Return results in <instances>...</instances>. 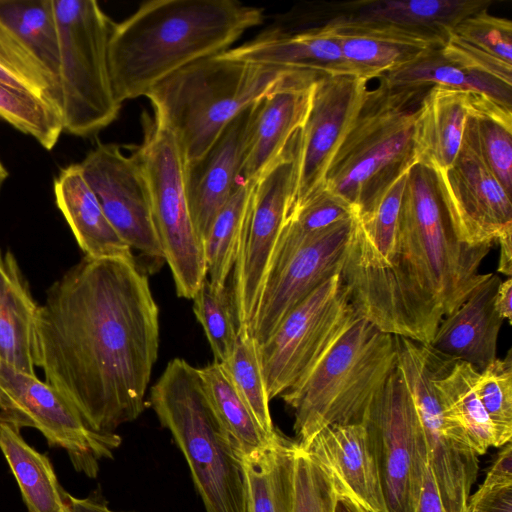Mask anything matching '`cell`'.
Masks as SVG:
<instances>
[{"instance_id":"6da1fadb","label":"cell","mask_w":512,"mask_h":512,"mask_svg":"<svg viewBox=\"0 0 512 512\" xmlns=\"http://www.w3.org/2000/svg\"><path fill=\"white\" fill-rule=\"evenodd\" d=\"M159 349V308L136 260L84 256L46 292L34 357L94 430L136 420Z\"/></svg>"},{"instance_id":"7a4b0ae2","label":"cell","mask_w":512,"mask_h":512,"mask_svg":"<svg viewBox=\"0 0 512 512\" xmlns=\"http://www.w3.org/2000/svg\"><path fill=\"white\" fill-rule=\"evenodd\" d=\"M490 249L459 239L437 172L415 163L388 264L348 291L351 302L383 332L428 345L442 319L488 276L479 267Z\"/></svg>"},{"instance_id":"3957f363","label":"cell","mask_w":512,"mask_h":512,"mask_svg":"<svg viewBox=\"0 0 512 512\" xmlns=\"http://www.w3.org/2000/svg\"><path fill=\"white\" fill-rule=\"evenodd\" d=\"M264 20L233 0H153L114 25L109 67L120 103L145 96L181 68L229 49Z\"/></svg>"},{"instance_id":"277c9868","label":"cell","mask_w":512,"mask_h":512,"mask_svg":"<svg viewBox=\"0 0 512 512\" xmlns=\"http://www.w3.org/2000/svg\"><path fill=\"white\" fill-rule=\"evenodd\" d=\"M310 72L218 54L181 68L145 97L154 119L174 135L187 165L201 158L241 112Z\"/></svg>"},{"instance_id":"5b68a950","label":"cell","mask_w":512,"mask_h":512,"mask_svg":"<svg viewBox=\"0 0 512 512\" xmlns=\"http://www.w3.org/2000/svg\"><path fill=\"white\" fill-rule=\"evenodd\" d=\"M150 405L182 452L206 512H247L242 455L218 418L199 368L174 358Z\"/></svg>"},{"instance_id":"8992f818","label":"cell","mask_w":512,"mask_h":512,"mask_svg":"<svg viewBox=\"0 0 512 512\" xmlns=\"http://www.w3.org/2000/svg\"><path fill=\"white\" fill-rule=\"evenodd\" d=\"M396 360L395 335L359 314L309 376L280 396L294 411L297 444L306 447L329 425L361 423Z\"/></svg>"},{"instance_id":"52a82bcc","label":"cell","mask_w":512,"mask_h":512,"mask_svg":"<svg viewBox=\"0 0 512 512\" xmlns=\"http://www.w3.org/2000/svg\"><path fill=\"white\" fill-rule=\"evenodd\" d=\"M429 88H391L380 82L368 90L325 176V186L357 213L416 163L414 124Z\"/></svg>"},{"instance_id":"ba28073f","label":"cell","mask_w":512,"mask_h":512,"mask_svg":"<svg viewBox=\"0 0 512 512\" xmlns=\"http://www.w3.org/2000/svg\"><path fill=\"white\" fill-rule=\"evenodd\" d=\"M59 34V113L63 132L90 137L121 105L114 93L109 43L115 23L95 0H52Z\"/></svg>"},{"instance_id":"9c48e42d","label":"cell","mask_w":512,"mask_h":512,"mask_svg":"<svg viewBox=\"0 0 512 512\" xmlns=\"http://www.w3.org/2000/svg\"><path fill=\"white\" fill-rule=\"evenodd\" d=\"M144 137L132 155L146 179L164 261L179 297L191 299L207 277L203 246L189 212L184 162L174 135L154 118L143 119Z\"/></svg>"},{"instance_id":"30bf717a","label":"cell","mask_w":512,"mask_h":512,"mask_svg":"<svg viewBox=\"0 0 512 512\" xmlns=\"http://www.w3.org/2000/svg\"><path fill=\"white\" fill-rule=\"evenodd\" d=\"M358 315L341 273L292 309L259 344L270 400L302 383Z\"/></svg>"},{"instance_id":"8fae6325","label":"cell","mask_w":512,"mask_h":512,"mask_svg":"<svg viewBox=\"0 0 512 512\" xmlns=\"http://www.w3.org/2000/svg\"><path fill=\"white\" fill-rule=\"evenodd\" d=\"M396 366L410 392L425 436L429 467L445 512H465L478 472V454L464 429L444 410L433 384L438 354L395 336Z\"/></svg>"},{"instance_id":"7c38bea8","label":"cell","mask_w":512,"mask_h":512,"mask_svg":"<svg viewBox=\"0 0 512 512\" xmlns=\"http://www.w3.org/2000/svg\"><path fill=\"white\" fill-rule=\"evenodd\" d=\"M364 424L387 512H415L429 466L424 432L397 366L368 405Z\"/></svg>"},{"instance_id":"4fadbf2b","label":"cell","mask_w":512,"mask_h":512,"mask_svg":"<svg viewBox=\"0 0 512 512\" xmlns=\"http://www.w3.org/2000/svg\"><path fill=\"white\" fill-rule=\"evenodd\" d=\"M0 419L39 430L50 447L64 449L76 472L96 478L122 438L92 429L50 384L0 362Z\"/></svg>"},{"instance_id":"5bb4252c","label":"cell","mask_w":512,"mask_h":512,"mask_svg":"<svg viewBox=\"0 0 512 512\" xmlns=\"http://www.w3.org/2000/svg\"><path fill=\"white\" fill-rule=\"evenodd\" d=\"M297 139L298 132L278 160L254 183L232 270L231 290L239 328L250 326L290 213Z\"/></svg>"},{"instance_id":"9a60e30c","label":"cell","mask_w":512,"mask_h":512,"mask_svg":"<svg viewBox=\"0 0 512 512\" xmlns=\"http://www.w3.org/2000/svg\"><path fill=\"white\" fill-rule=\"evenodd\" d=\"M367 82L349 74L318 77L308 116L298 132L290 213L325 186L328 167L367 96Z\"/></svg>"},{"instance_id":"2e32d148","label":"cell","mask_w":512,"mask_h":512,"mask_svg":"<svg viewBox=\"0 0 512 512\" xmlns=\"http://www.w3.org/2000/svg\"><path fill=\"white\" fill-rule=\"evenodd\" d=\"M80 166L120 238L147 258L163 261L149 188L134 156L116 144L99 142Z\"/></svg>"},{"instance_id":"e0dca14e","label":"cell","mask_w":512,"mask_h":512,"mask_svg":"<svg viewBox=\"0 0 512 512\" xmlns=\"http://www.w3.org/2000/svg\"><path fill=\"white\" fill-rule=\"evenodd\" d=\"M354 221H341L315 235L266 281L249 326L259 344L316 288L341 273Z\"/></svg>"},{"instance_id":"ac0fdd59","label":"cell","mask_w":512,"mask_h":512,"mask_svg":"<svg viewBox=\"0 0 512 512\" xmlns=\"http://www.w3.org/2000/svg\"><path fill=\"white\" fill-rule=\"evenodd\" d=\"M436 172L462 242L471 246H492L503 232L512 229L511 195L468 143L462 140L453 164Z\"/></svg>"},{"instance_id":"d6986e66","label":"cell","mask_w":512,"mask_h":512,"mask_svg":"<svg viewBox=\"0 0 512 512\" xmlns=\"http://www.w3.org/2000/svg\"><path fill=\"white\" fill-rule=\"evenodd\" d=\"M254 104L236 116L207 152L184 165L190 216L202 246L212 223L239 183Z\"/></svg>"},{"instance_id":"ffe728a7","label":"cell","mask_w":512,"mask_h":512,"mask_svg":"<svg viewBox=\"0 0 512 512\" xmlns=\"http://www.w3.org/2000/svg\"><path fill=\"white\" fill-rule=\"evenodd\" d=\"M319 76L310 72L254 104L239 183L254 184L283 154L305 123Z\"/></svg>"},{"instance_id":"44dd1931","label":"cell","mask_w":512,"mask_h":512,"mask_svg":"<svg viewBox=\"0 0 512 512\" xmlns=\"http://www.w3.org/2000/svg\"><path fill=\"white\" fill-rule=\"evenodd\" d=\"M303 449L327 471L337 492L350 496L368 512H387L376 460L363 423L326 426Z\"/></svg>"},{"instance_id":"7402d4cb","label":"cell","mask_w":512,"mask_h":512,"mask_svg":"<svg viewBox=\"0 0 512 512\" xmlns=\"http://www.w3.org/2000/svg\"><path fill=\"white\" fill-rule=\"evenodd\" d=\"M499 276L488 273L466 300L440 322L428 346L440 356L464 361L479 371L497 357V341L504 321L495 308Z\"/></svg>"},{"instance_id":"603a6c76","label":"cell","mask_w":512,"mask_h":512,"mask_svg":"<svg viewBox=\"0 0 512 512\" xmlns=\"http://www.w3.org/2000/svg\"><path fill=\"white\" fill-rule=\"evenodd\" d=\"M326 24L338 41L351 74L368 81L443 46L435 38L395 26L339 19Z\"/></svg>"},{"instance_id":"cb8c5ba5","label":"cell","mask_w":512,"mask_h":512,"mask_svg":"<svg viewBox=\"0 0 512 512\" xmlns=\"http://www.w3.org/2000/svg\"><path fill=\"white\" fill-rule=\"evenodd\" d=\"M491 0H358L328 4L333 17L418 32L444 46L449 32L465 18L488 9ZM442 46V47H443Z\"/></svg>"},{"instance_id":"d4e9b609","label":"cell","mask_w":512,"mask_h":512,"mask_svg":"<svg viewBox=\"0 0 512 512\" xmlns=\"http://www.w3.org/2000/svg\"><path fill=\"white\" fill-rule=\"evenodd\" d=\"M220 55L229 59L308 70L320 75H352L339 43L326 23L297 34L265 33Z\"/></svg>"},{"instance_id":"484cf974","label":"cell","mask_w":512,"mask_h":512,"mask_svg":"<svg viewBox=\"0 0 512 512\" xmlns=\"http://www.w3.org/2000/svg\"><path fill=\"white\" fill-rule=\"evenodd\" d=\"M53 191L56 205L85 256L135 260L132 249L107 219L80 163L60 170Z\"/></svg>"},{"instance_id":"4316f807","label":"cell","mask_w":512,"mask_h":512,"mask_svg":"<svg viewBox=\"0 0 512 512\" xmlns=\"http://www.w3.org/2000/svg\"><path fill=\"white\" fill-rule=\"evenodd\" d=\"M468 114L469 92L431 86L414 124L416 163L436 171L449 168L461 148Z\"/></svg>"},{"instance_id":"83f0119b","label":"cell","mask_w":512,"mask_h":512,"mask_svg":"<svg viewBox=\"0 0 512 512\" xmlns=\"http://www.w3.org/2000/svg\"><path fill=\"white\" fill-rule=\"evenodd\" d=\"M39 306L14 254L0 248V362L32 375Z\"/></svg>"},{"instance_id":"f1b7e54d","label":"cell","mask_w":512,"mask_h":512,"mask_svg":"<svg viewBox=\"0 0 512 512\" xmlns=\"http://www.w3.org/2000/svg\"><path fill=\"white\" fill-rule=\"evenodd\" d=\"M487 10L458 23L440 50L458 65L512 85V23Z\"/></svg>"},{"instance_id":"f546056e","label":"cell","mask_w":512,"mask_h":512,"mask_svg":"<svg viewBox=\"0 0 512 512\" xmlns=\"http://www.w3.org/2000/svg\"><path fill=\"white\" fill-rule=\"evenodd\" d=\"M21 429L0 419V449L18 483L28 512H72L49 458L30 446Z\"/></svg>"},{"instance_id":"4dcf8cb0","label":"cell","mask_w":512,"mask_h":512,"mask_svg":"<svg viewBox=\"0 0 512 512\" xmlns=\"http://www.w3.org/2000/svg\"><path fill=\"white\" fill-rule=\"evenodd\" d=\"M296 442L278 432L263 449L242 455L247 512H293Z\"/></svg>"},{"instance_id":"1f68e13d","label":"cell","mask_w":512,"mask_h":512,"mask_svg":"<svg viewBox=\"0 0 512 512\" xmlns=\"http://www.w3.org/2000/svg\"><path fill=\"white\" fill-rule=\"evenodd\" d=\"M434 48L409 64L380 77L391 88H422L438 85L485 96L512 109V85L489 74L458 65Z\"/></svg>"},{"instance_id":"d6a6232c","label":"cell","mask_w":512,"mask_h":512,"mask_svg":"<svg viewBox=\"0 0 512 512\" xmlns=\"http://www.w3.org/2000/svg\"><path fill=\"white\" fill-rule=\"evenodd\" d=\"M478 373L467 362L438 354L433 384L445 412L464 429L474 451L482 455L497 446L493 425L475 390Z\"/></svg>"},{"instance_id":"836d02e7","label":"cell","mask_w":512,"mask_h":512,"mask_svg":"<svg viewBox=\"0 0 512 512\" xmlns=\"http://www.w3.org/2000/svg\"><path fill=\"white\" fill-rule=\"evenodd\" d=\"M504 190L512 194V109L469 93L463 138Z\"/></svg>"},{"instance_id":"e575fe53","label":"cell","mask_w":512,"mask_h":512,"mask_svg":"<svg viewBox=\"0 0 512 512\" xmlns=\"http://www.w3.org/2000/svg\"><path fill=\"white\" fill-rule=\"evenodd\" d=\"M356 214L352 205L324 186L289 214L276 245L266 281L315 235L336 223L355 217Z\"/></svg>"},{"instance_id":"d590c367","label":"cell","mask_w":512,"mask_h":512,"mask_svg":"<svg viewBox=\"0 0 512 512\" xmlns=\"http://www.w3.org/2000/svg\"><path fill=\"white\" fill-rule=\"evenodd\" d=\"M199 372L213 408L239 453L248 455L266 447L276 435L270 438L260 428L223 366L213 361Z\"/></svg>"},{"instance_id":"8d00e7d4","label":"cell","mask_w":512,"mask_h":512,"mask_svg":"<svg viewBox=\"0 0 512 512\" xmlns=\"http://www.w3.org/2000/svg\"><path fill=\"white\" fill-rule=\"evenodd\" d=\"M0 19L21 38L57 82L60 46L52 0H0Z\"/></svg>"},{"instance_id":"74e56055","label":"cell","mask_w":512,"mask_h":512,"mask_svg":"<svg viewBox=\"0 0 512 512\" xmlns=\"http://www.w3.org/2000/svg\"><path fill=\"white\" fill-rule=\"evenodd\" d=\"M254 184L240 183L215 217L203 243L206 273L216 287L227 285L236 259L240 235Z\"/></svg>"},{"instance_id":"f35d334b","label":"cell","mask_w":512,"mask_h":512,"mask_svg":"<svg viewBox=\"0 0 512 512\" xmlns=\"http://www.w3.org/2000/svg\"><path fill=\"white\" fill-rule=\"evenodd\" d=\"M228 374L234 387L252 412L264 433L272 438L277 431L270 413V398L263 375L259 343L249 327L238 329L233 352L228 360L220 363Z\"/></svg>"},{"instance_id":"ab89813d","label":"cell","mask_w":512,"mask_h":512,"mask_svg":"<svg viewBox=\"0 0 512 512\" xmlns=\"http://www.w3.org/2000/svg\"><path fill=\"white\" fill-rule=\"evenodd\" d=\"M0 82L48 102L59 113L56 80L21 38L1 19Z\"/></svg>"},{"instance_id":"60d3db41","label":"cell","mask_w":512,"mask_h":512,"mask_svg":"<svg viewBox=\"0 0 512 512\" xmlns=\"http://www.w3.org/2000/svg\"><path fill=\"white\" fill-rule=\"evenodd\" d=\"M192 300L193 312L209 342L213 361L226 362L233 352L239 329L231 287H216L206 277Z\"/></svg>"},{"instance_id":"b9f144b4","label":"cell","mask_w":512,"mask_h":512,"mask_svg":"<svg viewBox=\"0 0 512 512\" xmlns=\"http://www.w3.org/2000/svg\"><path fill=\"white\" fill-rule=\"evenodd\" d=\"M0 119L53 149L63 133L58 111L48 102L0 82Z\"/></svg>"},{"instance_id":"7bdbcfd3","label":"cell","mask_w":512,"mask_h":512,"mask_svg":"<svg viewBox=\"0 0 512 512\" xmlns=\"http://www.w3.org/2000/svg\"><path fill=\"white\" fill-rule=\"evenodd\" d=\"M476 393L493 425L496 446L512 439V355L496 358L480 370L475 383Z\"/></svg>"},{"instance_id":"ee69618b","label":"cell","mask_w":512,"mask_h":512,"mask_svg":"<svg viewBox=\"0 0 512 512\" xmlns=\"http://www.w3.org/2000/svg\"><path fill=\"white\" fill-rule=\"evenodd\" d=\"M336 498L330 475L296 442L293 512H334Z\"/></svg>"},{"instance_id":"f6af8a7d","label":"cell","mask_w":512,"mask_h":512,"mask_svg":"<svg viewBox=\"0 0 512 512\" xmlns=\"http://www.w3.org/2000/svg\"><path fill=\"white\" fill-rule=\"evenodd\" d=\"M465 512H512V484H481L468 499Z\"/></svg>"},{"instance_id":"bcb514c9","label":"cell","mask_w":512,"mask_h":512,"mask_svg":"<svg viewBox=\"0 0 512 512\" xmlns=\"http://www.w3.org/2000/svg\"><path fill=\"white\" fill-rule=\"evenodd\" d=\"M512 484V444L503 445L482 483L485 486Z\"/></svg>"},{"instance_id":"7dc6e473","label":"cell","mask_w":512,"mask_h":512,"mask_svg":"<svg viewBox=\"0 0 512 512\" xmlns=\"http://www.w3.org/2000/svg\"><path fill=\"white\" fill-rule=\"evenodd\" d=\"M415 512H445L429 466L424 477Z\"/></svg>"},{"instance_id":"c3c4849f","label":"cell","mask_w":512,"mask_h":512,"mask_svg":"<svg viewBox=\"0 0 512 512\" xmlns=\"http://www.w3.org/2000/svg\"><path fill=\"white\" fill-rule=\"evenodd\" d=\"M512 279L507 278L505 281H501L496 296H495V308L498 314L503 319H507L509 323H512Z\"/></svg>"},{"instance_id":"681fc988","label":"cell","mask_w":512,"mask_h":512,"mask_svg":"<svg viewBox=\"0 0 512 512\" xmlns=\"http://www.w3.org/2000/svg\"><path fill=\"white\" fill-rule=\"evenodd\" d=\"M500 246L497 271L506 275H512V229L503 232L496 240Z\"/></svg>"},{"instance_id":"f907efd6","label":"cell","mask_w":512,"mask_h":512,"mask_svg":"<svg viewBox=\"0 0 512 512\" xmlns=\"http://www.w3.org/2000/svg\"><path fill=\"white\" fill-rule=\"evenodd\" d=\"M69 501L72 512H119L110 509L100 496L76 498L69 494Z\"/></svg>"},{"instance_id":"816d5d0a","label":"cell","mask_w":512,"mask_h":512,"mask_svg":"<svg viewBox=\"0 0 512 512\" xmlns=\"http://www.w3.org/2000/svg\"><path fill=\"white\" fill-rule=\"evenodd\" d=\"M334 512H368L350 496L337 492Z\"/></svg>"},{"instance_id":"f5cc1de1","label":"cell","mask_w":512,"mask_h":512,"mask_svg":"<svg viewBox=\"0 0 512 512\" xmlns=\"http://www.w3.org/2000/svg\"><path fill=\"white\" fill-rule=\"evenodd\" d=\"M8 176H9V172H8L7 168L5 167L4 163L2 162V160L0 159V193H1V190H2L6 180L8 179Z\"/></svg>"}]
</instances>
